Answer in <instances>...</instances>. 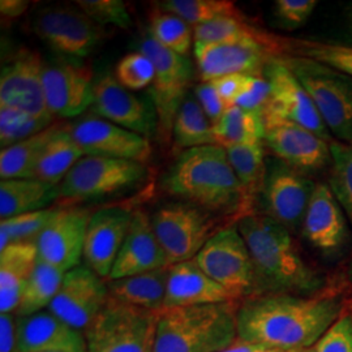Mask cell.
<instances>
[{
  "mask_svg": "<svg viewBox=\"0 0 352 352\" xmlns=\"http://www.w3.org/2000/svg\"><path fill=\"white\" fill-rule=\"evenodd\" d=\"M342 315L336 296L291 294L250 296L238 307V340L278 350H307Z\"/></svg>",
  "mask_w": 352,
  "mask_h": 352,
  "instance_id": "1",
  "label": "cell"
},
{
  "mask_svg": "<svg viewBox=\"0 0 352 352\" xmlns=\"http://www.w3.org/2000/svg\"><path fill=\"white\" fill-rule=\"evenodd\" d=\"M236 227L251 253L256 295L305 296L322 286V278L302 258L286 227L264 214L254 213L240 218Z\"/></svg>",
  "mask_w": 352,
  "mask_h": 352,
  "instance_id": "2",
  "label": "cell"
},
{
  "mask_svg": "<svg viewBox=\"0 0 352 352\" xmlns=\"http://www.w3.org/2000/svg\"><path fill=\"white\" fill-rule=\"evenodd\" d=\"M162 188L170 196L210 213L247 215L239 179L221 145L182 151L164 174Z\"/></svg>",
  "mask_w": 352,
  "mask_h": 352,
  "instance_id": "3",
  "label": "cell"
},
{
  "mask_svg": "<svg viewBox=\"0 0 352 352\" xmlns=\"http://www.w3.org/2000/svg\"><path fill=\"white\" fill-rule=\"evenodd\" d=\"M234 302L164 308L153 352H219L238 340Z\"/></svg>",
  "mask_w": 352,
  "mask_h": 352,
  "instance_id": "4",
  "label": "cell"
},
{
  "mask_svg": "<svg viewBox=\"0 0 352 352\" xmlns=\"http://www.w3.org/2000/svg\"><path fill=\"white\" fill-rule=\"evenodd\" d=\"M315 102L330 133L352 144V77L312 59L280 58Z\"/></svg>",
  "mask_w": 352,
  "mask_h": 352,
  "instance_id": "5",
  "label": "cell"
},
{
  "mask_svg": "<svg viewBox=\"0 0 352 352\" xmlns=\"http://www.w3.org/2000/svg\"><path fill=\"white\" fill-rule=\"evenodd\" d=\"M160 312L131 307L109 296L87 329L88 352H153Z\"/></svg>",
  "mask_w": 352,
  "mask_h": 352,
  "instance_id": "6",
  "label": "cell"
},
{
  "mask_svg": "<svg viewBox=\"0 0 352 352\" xmlns=\"http://www.w3.org/2000/svg\"><path fill=\"white\" fill-rule=\"evenodd\" d=\"M148 175L145 164L126 160L84 155L59 186L60 206H75L139 186Z\"/></svg>",
  "mask_w": 352,
  "mask_h": 352,
  "instance_id": "7",
  "label": "cell"
},
{
  "mask_svg": "<svg viewBox=\"0 0 352 352\" xmlns=\"http://www.w3.org/2000/svg\"><path fill=\"white\" fill-rule=\"evenodd\" d=\"M140 52L145 54L155 69L151 85L153 107L158 122V138L164 145L173 140L176 115L188 96L193 81V65L188 56L160 45L151 34L144 38Z\"/></svg>",
  "mask_w": 352,
  "mask_h": 352,
  "instance_id": "8",
  "label": "cell"
},
{
  "mask_svg": "<svg viewBox=\"0 0 352 352\" xmlns=\"http://www.w3.org/2000/svg\"><path fill=\"white\" fill-rule=\"evenodd\" d=\"M151 225L170 265L193 260L218 232L214 213L187 202H171L151 215Z\"/></svg>",
  "mask_w": 352,
  "mask_h": 352,
  "instance_id": "9",
  "label": "cell"
},
{
  "mask_svg": "<svg viewBox=\"0 0 352 352\" xmlns=\"http://www.w3.org/2000/svg\"><path fill=\"white\" fill-rule=\"evenodd\" d=\"M195 261L209 277L239 299L256 295L251 253L238 227H223L215 232Z\"/></svg>",
  "mask_w": 352,
  "mask_h": 352,
  "instance_id": "10",
  "label": "cell"
},
{
  "mask_svg": "<svg viewBox=\"0 0 352 352\" xmlns=\"http://www.w3.org/2000/svg\"><path fill=\"white\" fill-rule=\"evenodd\" d=\"M315 188V182L305 174L277 158L267 160L258 196L264 215L286 227L289 232L298 231L302 228Z\"/></svg>",
  "mask_w": 352,
  "mask_h": 352,
  "instance_id": "11",
  "label": "cell"
},
{
  "mask_svg": "<svg viewBox=\"0 0 352 352\" xmlns=\"http://www.w3.org/2000/svg\"><path fill=\"white\" fill-rule=\"evenodd\" d=\"M270 84V96L265 106L264 120H287L309 129L327 142L333 138L308 91L280 58H273L264 68Z\"/></svg>",
  "mask_w": 352,
  "mask_h": 352,
  "instance_id": "12",
  "label": "cell"
},
{
  "mask_svg": "<svg viewBox=\"0 0 352 352\" xmlns=\"http://www.w3.org/2000/svg\"><path fill=\"white\" fill-rule=\"evenodd\" d=\"M33 30L54 50L72 58L89 56L106 36L103 26L94 23L77 6L62 4L38 11Z\"/></svg>",
  "mask_w": 352,
  "mask_h": 352,
  "instance_id": "13",
  "label": "cell"
},
{
  "mask_svg": "<svg viewBox=\"0 0 352 352\" xmlns=\"http://www.w3.org/2000/svg\"><path fill=\"white\" fill-rule=\"evenodd\" d=\"M109 286L87 265H78L64 276L49 312L80 331H87L109 300Z\"/></svg>",
  "mask_w": 352,
  "mask_h": 352,
  "instance_id": "14",
  "label": "cell"
},
{
  "mask_svg": "<svg viewBox=\"0 0 352 352\" xmlns=\"http://www.w3.org/2000/svg\"><path fill=\"white\" fill-rule=\"evenodd\" d=\"M91 213L81 206H58L49 223L34 240L38 257L63 270L75 269L84 257Z\"/></svg>",
  "mask_w": 352,
  "mask_h": 352,
  "instance_id": "15",
  "label": "cell"
},
{
  "mask_svg": "<svg viewBox=\"0 0 352 352\" xmlns=\"http://www.w3.org/2000/svg\"><path fill=\"white\" fill-rule=\"evenodd\" d=\"M43 67L37 51L20 49L1 68L0 75V107H8L54 119L49 111L43 91Z\"/></svg>",
  "mask_w": 352,
  "mask_h": 352,
  "instance_id": "16",
  "label": "cell"
},
{
  "mask_svg": "<svg viewBox=\"0 0 352 352\" xmlns=\"http://www.w3.org/2000/svg\"><path fill=\"white\" fill-rule=\"evenodd\" d=\"M280 49L276 41L248 39L232 43H195L193 51L202 82L230 75H261L274 56L272 51Z\"/></svg>",
  "mask_w": 352,
  "mask_h": 352,
  "instance_id": "17",
  "label": "cell"
},
{
  "mask_svg": "<svg viewBox=\"0 0 352 352\" xmlns=\"http://www.w3.org/2000/svg\"><path fill=\"white\" fill-rule=\"evenodd\" d=\"M84 155L146 164L151 157L149 139L116 126L97 115H87L68 126Z\"/></svg>",
  "mask_w": 352,
  "mask_h": 352,
  "instance_id": "18",
  "label": "cell"
},
{
  "mask_svg": "<svg viewBox=\"0 0 352 352\" xmlns=\"http://www.w3.org/2000/svg\"><path fill=\"white\" fill-rule=\"evenodd\" d=\"M263 144L272 154L302 174L331 164L330 142L309 129L287 120H264Z\"/></svg>",
  "mask_w": 352,
  "mask_h": 352,
  "instance_id": "19",
  "label": "cell"
},
{
  "mask_svg": "<svg viewBox=\"0 0 352 352\" xmlns=\"http://www.w3.org/2000/svg\"><path fill=\"white\" fill-rule=\"evenodd\" d=\"M91 111L116 126L151 139L158 133L154 107L124 88L113 74H102L94 80Z\"/></svg>",
  "mask_w": 352,
  "mask_h": 352,
  "instance_id": "20",
  "label": "cell"
},
{
  "mask_svg": "<svg viewBox=\"0 0 352 352\" xmlns=\"http://www.w3.org/2000/svg\"><path fill=\"white\" fill-rule=\"evenodd\" d=\"M42 80L46 106L54 116L75 118L91 107L96 78L89 65L65 60L45 64Z\"/></svg>",
  "mask_w": 352,
  "mask_h": 352,
  "instance_id": "21",
  "label": "cell"
},
{
  "mask_svg": "<svg viewBox=\"0 0 352 352\" xmlns=\"http://www.w3.org/2000/svg\"><path fill=\"white\" fill-rule=\"evenodd\" d=\"M302 234L317 251L331 256L340 253L350 239L347 217L330 186L316 184L302 221Z\"/></svg>",
  "mask_w": 352,
  "mask_h": 352,
  "instance_id": "22",
  "label": "cell"
},
{
  "mask_svg": "<svg viewBox=\"0 0 352 352\" xmlns=\"http://www.w3.org/2000/svg\"><path fill=\"white\" fill-rule=\"evenodd\" d=\"M133 212L109 206L91 214L84 247V260L100 277L110 278L132 223Z\"/></svg>",
  "mask_w": 352,
  "mask_h": 352,
  "instance_id": "23",
  "label": "cell"
},
{
  "mask_svg": "<svg viewBox=\"0 0 352 352\" xmlns=\"http://www.w3.org/2000/svg\"><path fill=\"white\" fill-rule=\"evenodd\" d=\"M167 266L171 265L155 235L151 217L144 210H135L110 279L132 277Z\"/></svg>",
  "mask_w": 352,
  "mask_h": 352,
  "instance_id": "24",
  "label": "cell"
},
{
  "mask_svg": "<svg viewBox=\"0 0 352 352\" xmlns=\"http://www.w3.org/2000/svg\"><path fill=\"white\" fill-rule=\"evenodd\" d=\"M19 352H88L85 334L52 315L16 318Z\"/></svg>",
  "mask_w": 352,
  "mask_h": 352,
  "instance_id": "25",
  "label": "cell"
},
{
  "mask_svg": "<svg viewBox=\"0 0 352 352\" xmlns=\"http://www.w3.org/2000/svg\"><path fill=\"white\" fill-rule=\"evenodd\" d=\"M239 298L209 277L193 260L170 266L164 308L235 302Z\"/></svg>",
  "mask_w": 352,
  "mask_h": 352,
  "instance_id": "26",
  "label": "cell"
},
{
  "mask_svg": "<svg viewBox=\"0 0 352 352\" xmlns=\"http://www.w3.org/2000/svg\"><path fill=\"white\" fill-rule=\"evenodd\" d=\"M34 241L14 243L0 252V312H16L28 279L37 264Z\"/></svg>",
  "mask_w": 352,
  "mask_h": 352,
  "instance_id": "27",
  "label": "cell"
},
{
  "mask_svg": "<svg viewBox=\"0 0 352 352\" xmlns=\"http://www.w3.org/2000/svg\"><path fill=\"white\" fill-rule=\"evenodd\" d=\"M59 186H51L36 177L6 179L0 183V217L8 219L21 214L47 209L58 201Z\"/></svg>",
  "mask_w": 352,
  "mask_h": 352,
  "instance_id": "28",
  "label": "cell"
},
{
  "mask_svg": "<svg viewBox=\"0 0 352 352\" xmlns=\"http://www.w3.org/2000/svg\"><path fill=\"white\" fill-rule=\"evenodd\" d=\"M170 266L146 272L132 277L111 279L109 295L131 307L153 312H161L164 308Z\"/></svg>",
  "mask_w": 352,
  "mask_h": 352,
  "instance_id": "29",
  "label": "cell"
},
{
  "mask_svg": "<svg viewBox=\"0 0 352 352\" xmlns=\"http://www.w3.org/2000/svg\"><path fill=\"white\" fill-rule=\"evenodd\" d=\"M63 124L55 122L45 131L29 139L20 141L0 153V176L6 179H26L34 177L38 162L54 136L63 128Z\"/></svg>",
  "mask_w": 352,
  "mask_h": 352,
  "instance_id": "30",
  "label": "cell"
},
{
  "mask_svg": "<svg viewBox=\"0 0 352 352\" xmlns=\"http://www.w3.org/2000/svg\"><path fill=\"white\" fill-rule=\"evenodd\" d=\"M228 161L239 179L244 193L245 212L252 214L253 202L260 196L264 182L266 161L263 142L230 145L225 148Z\"/></svg>",
  "mask_w": 352,
  "mask_h": 352,
  "instance_id": "31",
  "label": "cell"
},
{
  "mask_svg": "<svg viewBox=\"0 0 352 352\" xmlns=\"http://www.w3.org/2000/svg\"><path fill=\"white\" fill-rule=\"evenodd\" d=\"M264 131L263 113L250 111L236 104L228 106L222 118L213 124L214 141L223 148L263 142Z\"/></svg>",
  "mask_w": 352,
  "mask_h": 352,
  "instance_id": "32",
  "label": "cell"
},
{
  "mask_svg": "<svg viewBox=\"0 0 352 352\" xmlns=\"http://www.w3.org/2000/svg\"><path fill=\"white\" fill-rule=\"evenodd\" d=\"M82 157L84 151L76 144L68 126H63L43 151L34 177L51 186H60L64 177Z\"/></svg>",
  "mask_w": 352,
  "mask_h": 352,
  "instance_id": "33",
  "label": "cell"
},
{
  "mask_svg": "<svg viewBox=\"0 0 352 352\" xmlns=\"http://www.w3.org/2000/svg\"><path fill=\"white\" fill-rule=\"evenodd\" d=\"M64 276L63 270L38 257L37 264L26 282L20 304L14 314L19 317H25L49 308L63 283Z\"/></svg>",
  "mask_w": 352,
  "mask_h": 352,
  "instance_id": "34",
  "label": "cell"
},
{
  "mask_svg": "<svg viewBox=\"0 0 352 352\" xmlns=\"http://www.w3.org/2000/svg\"><path fill=\"white\" fill-rule=\"evenodd\" d=\"M173 141L176 149L183 151L205 145H217L213 124L196 97L188 94L180 106L173 128Z\"/></svg>",
  "mask_w": 352,
  "mask_h": 352,
  "instance_id": "35",
  "label": "cell"
},
{
  "mask_svg": "<svg viewBox=\"0 0 352 352\" xmlns=\"http://www.w3.org/2000/svg\"><path fill=\"white\" fill-rule=\"evenodd\" d=\"M195 43L209 45V43H232L248 39L272 42L274 38L266 37L256 28L247 24L244 16H222L209 23L193 28ZM193 43V45H195Z\"/></svg>",
  "mask_w": 352,
  "mask_h": 352,
  "instance_id": "36",
  "label": "cell"
},
{
  "mask_svg": "<svg viewBox=\"0 0 352 352\" xmlns=\"http://www.w3.org/2000/svg\"><path fill=\"white\" fill-rule=\"evenodd\" d=\"M161 8L174 13L193 28L222 16L240 14L235 3L230 0H167L161 3Z\"/></svg>",
  "mask_w": 352,
  "mask_h": 352,
  "instance_id": "37",
  "label": "cell"
},
{
  "mask_svg": "<svg viewBox=\"0 0 352 352\" xmlns=\"http://www.w3.org/2000/svg\"><path fill=\"white\" fill-rule=\"evenodd\" d=\"M285 49L291 51V55L312 59L352 77V46L296 39L285 42Z\"/></svg>",
  "mask_w": 352,
  "mask_h": 352,
  "instance_id": "38",
  "label": "cell"
},
{
  "mask_svg": "<svg viewBox=\"0 0 352 352\" xmlns=\"http://www.w3.org/2000/svg\"><path fill=\"white\" fill-rule=\"evenodd\" d=\"M330 188L352 225V144L330 142Z\"/></svg>",
  "mask_w": 352,
  "mask_h": 352,
  "instance_id": "39",
  "label": "cell"
},
{
  "mask_svg": "<svg viewBox=\"0 0 352 352\" xmlns=\"http://www.w3.org/2000/svg\"><path fill=\"white\" fill-rule=\"evenodd\" d=\"M56 209L58 206L3 219L0 223V252L6 251L14 243L37 239Z\"/></svg>",
  "mask_w": 352,
  "mask_h": 352,
  "instance_id": "40",
  "label": "cell"
},
{
  "mask_svg": "<svg viewBox=\"0 0 352 352\" xmlns=\"http://www.w3.org/2000/svg\"><path fill=\"white\" fill-rule=\"evenodd\" d=\"M151 36L166 49L184 56L188 55L192 42L195 43L190 25L174 13L166 11L153 14Z\"/></svg>",
  "mask_w": 352,
  "mask_h": 352,
  "instance_id": "41",
  "label": "cell"
},
{
  "mask_svg": "<svg viewBox=\"0 0 352 352\" xmlns=\"http://www.w3.org/2000/svg\"><path fill=\"white\" fill-rule=\"evenodd\" d=\"M54 123H55L54 119L38 118L20 110L0 107L1 149L10 148L20 141L29 139L39 132L45 131Z\"/></svg>",
  "mask_w": 352,
  "mask_h": 352,
  "instance_id": "42",
  "label": "cell"
},
{
  "mask_svg": "<svg viewBox=\"0 0 352 352\" xmlns=\"http://www.w3.org/2000/svg\"><path fill=\"white\" fill-rule=\"evenodd\" d=\"M155 75L154 64L142 52H131L116 65L115 76L128 90H141L151 87Z\"/></svg>",
  "mask_w": 352,
  "mask_h": 352,
  "instance_id": "43",
  "label": "cell"
},
{
  "mask_svg": "<svg viewBox=\"0 0 352 352\" xmlns=\"http://www.w3.org/2000/svg\"><path fill=\"white\" fill-rule=\"evenodd\" d=\"M76 6L98 25H115L128 29L132 20L122 0H78Z\"/></svg>",
  "mask_w": 352,
  "mask_h": 352,
  "instance_id": "44",
  "label": "cell"
},
{
  "mask_svg": "<svg viewBox=\"0 0 352 352\" xmlns=\"http://www.w3.org/2000/svg\"><path fill=\"white\" fill-rule=\"evenodd\" d=\"M304 352H352V316H340L327 333Z\"/></svg>",
  "mask_w": 352,
  "mask_h": 352,
  "instance_id": "45",
  "label": "cell"
},
{
  "mask_svg": "<svg viewBox=\"0 0 352 352\" xmlns=\"http://www.w3.org/2000/svg\"><path fill=\"white\" fill-rule=\"evenodd\" d=\"M316 0H277L274 3V16L287 29L304 25L317 7Z\"/></svg>",
  "mask_w": 352,
  "mask_h": 352,
  "instance_id": "46",
  "label": "cell"
},
{
  "mask_svg": "<svg viewBox=\"0 0 352 352\" xmlns=\"http://www.w3.org/2000/svg\"><path fill=\"white\" fill-rule=\"evenodd\" d=\"M270 96V84L265 76L256 75L234 104L241 109L263 113Z\"/></svg>",
  "mask_w": 352,
  "mask_h": 352,
  "instance_id": "47",
  "label": "cell"
},
{
  "mask_svg": "<svg viewBox=\"0 0 352 352\" xmlns=\"http://www.w3.org/2000/svg\"><path fill=\"white\" fill-rule=\"evenodd\" d=\"M195 97L200 103V106L212 122L217 123L227 110V103L221 98L218 91L215 90L212 82H201L195 89Z\"/></svg>",
  "mask_w": 352,
  "mask_h": 352,
  "instance_id": "48",
  "label": "cell"
},
{
  "mask_svg": "<svg viewBox=\"0 0 352 352\" xmlns=\"http://www.w3.org/2000/svg\"><path fill=\"white\" fill-rule=\"evenodd\" d=\"M254 76L256 75H245V74L225 76V77L215 78L209 82H212V85L221 96V98L226 102L227 106H232L239 98L240 94L248 88Z\"/></svg>",
  "mask_w": 352,
  "mask_h": 352,
  "instance_id": "49",
  "label": "cell"
},
{
  "mask_svg": "<svg viewBox=\"0 0 352 352\" xmlns=\"http://www.w3.org/2000/svg\"><path fill=\"white\" fill-rule=\"evenodd\" d=\"M0 352H19L17 322L12 314L0 315Z\"/></svg>",
  "mask_w": 352,
  "mask_h": 352,
  "instance_id": "50",
  "label": "cell"
},
{
  "mask_svg": "<svg viewBox=\"0 0 352 352\" xmlns=\"http://www.w3.org/2000/svg\"><path fill=\"white\" fill-rule=\"evenodd\" d=\"M29 7V1L25 0H1L0 13L7 19H17L25 13Z\"/></svg>",
  "mask_w": 352,
  "mask_h": 352,
  "instance_id": "51",
  "label": "cell"
},
{
  "mask_svg": "<svg viewBox=\"0 0 352 352\" xmlns=\"http://www.w3.org/2000/svg\"><path fill=\"white\" fill-rule=\"evenodd\" d=\"M265 349L261 344H254V343H250V342H244V340H236L231 346H228L225 350L219 352H261L264 351Z\"/></svg>",
  "mask_w": 352,
  "mask_h": 352,
  "instance_id": "52",
  "label": "cell"
},
{
  "mask_svg": "<svg viewBox=\"0 0 352 352\" xmlns=\"http://www.w3.org/2000/svg\"><path fill=\"white\" fill-rule=\"evenodd\" d=\"M261 352H304V350H278V349H265Z\"/></svg>",
  "mask_w": 352,
  "mask_h": 352,
  "instance_id": "53",
  "label": "cell"
},
{
  "mask_svg": "<svg viewBox=\"0 0 352 352\" xmlns=\"http://www.w3.org/2000/svg\"><path fill=\"white\" fill-rule=\"evenodd\" d=\"M350 29H351V33H352V14L350 16Z\"/></svg>",
  "mask_w": 352,
  "mask_h": 352,
  "instance_id": "54",
  "label": "cell"
}]
</instances>
